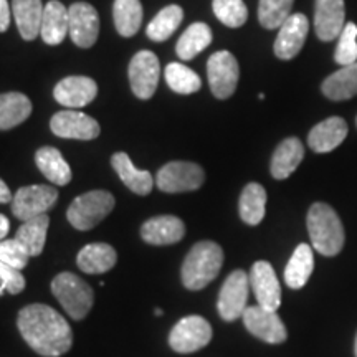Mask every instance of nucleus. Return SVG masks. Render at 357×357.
Returning <instances> with one entry per match:
<instances>
[{
	"mask_svg": "<svg viewBox=\"0 0 357 357\" xmlns=\"http://www.w3.org/2000/svg\"><path fill=\"white\" fill-rule=\"evenodd\" d=\"M17 326L26 344L43 357L63 356L73 344L68 321L47 305L35 303L25 306L19 312Z\"/></svg>",
	"mask_w": 357,
	"mask_h": 357,
	"instance_id": "1",
	"label": "nucleus"
},
{
	"mask_svg": "<svg viewBox=\"0 0 357 357\" xmlns=\"http://www.w3.org/2000/svg\"><path fill=\"white\" fill-rule=\"evenodd\" d=\"M307 234L316 252L324 257H336L344 247V227L331 205L316 202L306 217Z\"/></svg>",
	"mask_w": 357,
	"mask_h": 357,
	"instance_id": "2",
	"label": "nucleus"
},
{
	"mask_svg": "<svg viewBox=\"0 0 357 357\" xmlns=\"http://www.w3.org/2000/svg\"><path fill=\"white\" fill-rule=\"evenodd\" d=\"M222 265L223 250L220 245L211 240L195 243L182 265V283L190 291H199L217 278Z\"/></svg>",
	"mask_w": 357,
	"mask_h": 357,
	"instance_id": "3",
	"label": "nucleus"
},
{
	"mask_svg": "<svg viewBox=\"0 0 357 357\" xmlns=\"http://www.w3.org/2000/svg\"><path fill=\"white\" fill-rule=\"evenodd\" d=\"M52 293L58 303L63 306L66 314L75 321L86 318L95 303V293L93 288L75 273L65 271L56 275L52 281Z\"/></svg>",
	"mask_w": 357,
	"mask_h": 357,
	"instance_id": "4",
	"label": "nucleus"
},
{
	"mask_svg": "<svg viewBox=\"0 0 357 357\" xmlns=\"http://www.w3.org/2000/svg\"><path fill=\"white\" fill-rule=\"evenodd\" d=\"M116 200L108 190H91L78 195L66 211V218L77 230L88 231L113 212Z\"/></svg>",
	"mask_w": 357,
	"mask_h": 357,
	"instance_id": "5",
	"label": "nucleus"
},
{
	"mask_svg": "<svg viewBox=\"0 0 357 357\" xmlns=\"http://www.w3.org/2000/svg\"><path fill=\"white\" fill-rule=\"evenodd\" d=\"M212 326L202 316L192 314L182 318L169 334V346L178 354L204 349L212 341Z\"/></svg>",
	"mask_w": 357,
	"mask_h": 357,
	"instance_id": "6",
	"label": "nucleus"
},
{
	"mask_svg": "<svg viewBox=\"0 0 357 357\" xmlns=\"http://www.w3.org/2000/svg\"><path fill=\"white\" fill-rule=\"evenodd\" d=\"M205 181L204 169L195 162L185 160H174L159 169L155 184L162 192L167 194H178V192H192L202 187Z\"/></svg>",
	"mask_w": 357,
	"mask_h": 357,
	"instance_id": "7",
	"label": "nucleus"
},
{
	"mask_svg": "<svg viewBox=\"0 0 357 357\" xmlns=\"http://www.w3.org/2000/svg\"><path fill=\"white\" fill-rule=\"evenodd\" d=\"M207 77L213 96L227 100L235 93L240 78V66L230 52H215L207 61Z\"/></svg>",
	"mask_w": 357,
	"mask_h": 357,
	"instance_id": "8",
	"label": "nucleus"
},
{
	"mask_svg": "<svg viewBox=\"0 0 357 357\" xmlns=\"http://www.w3.org/2000/svg\"><path fill=\"white\" fill-rule=\"evenodd\" d=\"M250 293V276L243 270H235L227 276L218 294L217 310L222 319L235 321L247 310Z\"/></svg>",
	"mask_w": 357,
	"mask_h": 357,
	"instance_id": "9",
	"label": "nucleus"
},
{
	"mask_svg": "<svg viewBox=\"0 0 357 357\" xmlns=\"http://www.w3.org/2000/svg\"><path fill=\"white\" fill-rule=\"evenodd\" d=\"M56 199L58 190L52 185L37 184L22 187L12 199V212L22 222L30 220L50 211Z\"/></svg>",
	"mask_w": 357,
	"mask_h": 357,
	"instance_id": "10",
	"label": "nucleus"
},
{
	"mask_svg": "<svg viewBox=\"0 0 357 357\" xmlns=\"http://www.w3.org/2000/svg\"><path fill=\"white\" fill-rule=\"evenodd\" d=\"M159 58L149 50L137 52L129 63V83L134 95L141 100L153 98L159 83Z\"/></svg>",
	"mask_w": 357,
	"mask_h": 357,
	"instance_id": "11",
	"label": "nucleus"
},
{
	"mask_svg": "<svg viewBox=\"0 0 357 357\" xmlns=\"http://www.w3.org/2000/svg\"><path fill=\"white\" fill-rule=\"evenodd\" d=\"M242 319L250 334L268 342V344H281V342L287 341V328H284L283 321L276 311L265 310L258 305L248 306Z\"/></svg>",
	"mask_w": 357,
	"mask_h": 357,
	"instance_id": "12",
	"label": "nucleus"
},
{
	"mask_svg": "<svg viewBox=\"0 0 357 357\" xmlns=\"http://www.w3.org/2000/svg\"><path fill=\"white\" fill-rule=\"evenodd\" d=\"M50 129L58 137L78 141L96 139L101 131L100 124H98L95 118L75 109L60 111V113L53 114Z\"/></svg>",
	"mask_w": 357,
	"mask_h": 357,
	"instance_id": "13",
	"label": "nucleus"
},
{
	"mask_svg": "<svg viewBox=\"0 0 357 357\" xmlns=\"http://www.w3.org/2000/svg\"><path fill=\"white\" fill-rule=\"evenodd\" d=\"M70 30L68 35L77 47L89 48L96 43L100 33V17L91 3L75 2L68 8Z\"/></svg>",
	"mask_w": 357,
	"mask_h": 357,
	"instance_id": "14",
	"label": "nucleus"
},
{
	"mask_svg": "<svg viewBox=\"0 0 357 357\" xmlns=\"http://www.w3.org/2000/svg\"><path fill=\"white\" fill-rule=\"evenodd\" d=\"M250 287L255 293L258 306L278 311L281 305V287L273 266L268 261H257L250 271Z\"/></svg>",
	"mask_w": 357,
	"mask_h": 357,
	"instance_id": "15",
	"label": "nucleus"
},
{
	"mask_svg": "<svg viewBox=\"0 0 357 357\" xmlns=\"http://www.w3.org/2000/svg\"><path fill=\"white\" fill-rule=\"evenodd\" d=\"M310 32V22L303 13H291L288 20L280 26L278 37L275 40V55L280 60H291L301 52Z\"/></svg>",
	"mask_w": 357,
	"mask_h": 357,
	"instance_id": "16",
	"label": "nucleus"
},
{
	"mask_svg": "<svg viewBox=\"0 0 357 357\" xmlns=\"http://www.w3.org/2000/svg\"><path fill=\"white\" fill-rule=\"evenodd\" d=\"M346 26L344 0H316L314 30L319 40L333 42Z\"/></svg>",
	"mask_w": 357,
	"mask_h": 357,
	"instance_id": "17",
	"label": "nucleus"
},
{
	"mask_svg": "<svg viewBox=\"0 0 357 357\" xmlns=\"http://www.w3.org/2000/svg\"><path fill=\"white\" fill-rule=\"evenodd\" d=\"M96 95L98 84L88 77H68L61 79L53 89L55 100L70 109L83 108L95 100Z\"/></svg>",
	"mask_w": 357,
	"mask_h": 357,
	"instance_id": "18",
	"label": "nucleus"
},
{
	"mask_svg": "<svg viewBox=\"0 0 357 357\" xmlns=\"http://www.w3.org/2000/svg\"><path fill=\"white\" fill-rule=\"evenodd\" d=\"M185 235V225L178 217L159 215L144 222L141 236L149 245H172L181 242Z\"/></svg>",
	"mask_w": 357,
	"mask_h": 357,
	"instance_id": "19",
	"label": "nucleus"
},
{
	"mask_svg": "<svg viewBox=\"0 0 357 357\" xmlns=\"http://www.w3.org/2000/svg\"><path fill=\"white\" fill-rule=\"evenodd\" d=\"M347 137V123L339 116L324 119L311 129L307 144L314 153H331Z\"/></svg>",
	"mask_w": 357,
	"mask_h": 357,
	"instance_id": "20",
	"label": "nucleus"
},
{
	"mask_svg": "<svg viewBox=\"0 0 357 357\" xmlns=\"http://www.w3.org/2000/svg\"><path fill=\"white\" fill-rule=\"evenodd\" d=\"M70 30L68 8L58 0H52L43 8L40 37L47 45H60Z\"/></svg>",
	"mask_w": 357,
	"mask_h": 357,
	"instance_id": "21",
	"label": "nucleus"
},
{
	"mask_svg": "<svg viewBox=\"0 0 357 357\" xmlns=\"http://www.w3.org/2000/svg\"><path fill=\"white\" fill-rule=\"evenodd\" d=\"M303 158H305V147L298 137H288L281 141L271 158V176L278 181L288 178L303 162Z\"/></svg>",
	"mask_w": 357,
	"mask_h": 357,
	"instance_id": "22",
	"label": "nucleus"
},
{
	"mask_svg": "<svg viewBox=\"0 0 357 357\" xmlns=\"http://www.w3.org/2000/svg\"><path fill=\"white\" fill-rule=\"evenodd\" d=\"M118 253L108 243H89L79 250L77 265L83 273L101 275L114 268Z\"/></svg>",
	"mask_w": 357,
	"mask_h": 357,
	"instance_id": "23",
	"label": "nucleus"
},
{
	"mask_svg": "<svg viewBox=\"0 0 357 357\" xmlns=\"http://www.w3.org/2000/svg\"><path fill=\"white\" fill-rule=\"evenodd\" d=\"M111 166L118 172L123 184L137 195H147L153 190L154 178L151 172L137 169L126 153H116L111 158Z\"/></svg>",
	"mask_w": 357,
	"mask_h": 357,
	"instance_id": "24",
	"label": "nucleus"
},
{
	"mask_svg": "<svg viewBox=\"0 0 357 357\" xmlns=\"http://www.w3.org/2000/svg\"><path fill=\"white\" fill-rule=\"evenodd\" d=\"M42 0H12V13L22 38L30 42L40 35L43 19Z\"/></svg>",
	"mask_w": 357,
	"mask_h": 357,
	"instance_id": "25",
	"label": "nucleus"
},
{
	"mask_svg": "<svg viewBox=\"0 0 357 357\" xmlns=\"http://www.w3.org/2000/svg\"><path fill=\"white\" fill-rule=\"evenodd\" d=\"M32 114V101L17 91L0 95V131L19 126Z\"/></svg>",
	"mask_w": 357,
	"mask_h": 357,
	"instance_id": "26",
	"label": "nucleus"
},
{
	"mask_svg": "<svg viewBox=\"0 0 357 357\" xmlns=\"http://www.w3.org/2000/svg\"><path fill=\"white\" fill-rule=\"evenodd\" d=\"M324 96L333 101L351 100L357 95V63L341 66L323 82Z\"/></svg>",
	"mask_w": 357,
	"mask_h": 357,
	"instance_id": "27",
	"label": "nucleus"
},
{
	"mask_svg": "<svg viewBox=\"0 0 357 357\" xmlns=\"http://www.w3.org/2000/svg\"><path fill=\"white\" fill-rule=\"evenodd\" d=\"M35 162L52 184L66 185L71 181V169L63 155L55 147H40L35 154Z\"/></svg>",
	"mask_w": 357,
	"mask_h": 357,
	"instance_id": "28",
	"label": "nucleus"
},
{
	"mask_svg": "<svg viewBox=\"0 0 357 357\" xmlns=\"http://www.w3.org/2000/svg\"><path fill=\"white\" fill-rule=\"evenodd\" d=\"M312 270H314L312 248L307 243H301L294 250L293 257L284 268V281L291 289H300L307 283Z\"/></svg>",
	"mask_w": 357,
	"mask_h": 357,
	"instance_id": "29",
	"label": "nucleus"
},
{
	"mask_svg": "<svg viewBox=\"0 0 357 357\" xmlns=\"http://www.w3.org/2000/svg\"><path fill=\"white\" fill-rule=\"evenodd\" d=\"M265 207L266 190L263 189V185L257 184V182H250V184L245 185L238 202L240 218L247 225L255 227L265 218Z\"/></svg>",
	"mask_w": 357,
	"mask_h": 357,
	"instance_id": "30",
	"label": "nucleus"
},
{
	"mask_svg": "<svg viewBox=\"0 0 357 357\" xmlns=\"http://www.w3.org/2000/svg\"><path fill=\"white\" fill-rule=\"evenodd\" d=\"M48 227H50V217L47 213L22 222L20 229L15 234V238L24 245L30 257H38L43 252Z\"/></svg>",
	"mask_w": 357,
	"mask_h": 357,
	"instance_id": "31",
	"label": "nucleus"
},
{
	"mask_svg": "<svg viewBox=\"0 0 357 357\" xmlns=\"http://www.w3.org/2000/svg\"><path fill=\"white\" fill-rule=\"evenodd\" d=\"M212 43V30L207 24L197 22V24H192L184 33L181 35V38L177 40L176 45V53L181 60L189 61L192 58H195L200 52H204L208 45Z\"/></svg>",
	"mask_w": 357,
	"mask_h": 357,
	"instance_id": "32",
	"label": "nucleus"
},
{
	"mask_svg": "<svg viewBox=\"0 0 357 357\" xmlns=\"http://www.w3.org/2000/svg\"><path fill=\"white\" fill-rule=\"evenodd\" d=\"M114 25L121 37H132L141 29L142 6L139 0H114Z\"/></svg>",
	"mask_w": 357,
	"mask_h": 357,
	"instance_id": "33",
	"label": "nucleus"
},
{
	"mask_svg": "<svg viewBox=\"0 0 357 357\" xmlns=\"http://www.w3.org/2000/svg\"><path fill=\"white\" fill-rule=\"evenodd\" d=\"M182 19H184V10L178 6H169L162 8L147 25V37L153 42H164L178 29Z\"/></svg>",
	"mask_w": 357,
	"mask_h": 357,
	"instance_id": "34",
	"label": "nucleus"
},
{
	"mask_svg": "<svg viewBox=\"0 0 357 357\" xmlns=\"http://www.w3.org/2000/svg\"><path fill=\"white\" fill-rule=\"evenodd\" d=\"M164 75H166L167 86L178 95H192L202 86V79L194 70H190L185 65L176 63V61L166 66Z\"/></svg>",
	"mask_w": 357,
	"mask_h": 357,
	"instance_id": "35",
	"label": "nucleus"
},
{
	"mask_svg": "<svg viewBox=\"0 0 357 357\" xmlns=\"http://www.w3.org/2000/svg\"><path fill=\"white\" fill-rule=\"evenodd\" d=\"M294 0H260L258 20L268 30L280 29L291 15Z\"/></svg>",
	"mask_w": 357,
	"mask_h": 357,
	"instance_id": "36",
	"label": "nucleus"
},
{
	"mask_svg": "<svg viewBox=\"0 0 357 357\" xmlns=\"http://www.w3.org/2000/svg\"><path fill=\"white\" fill-rule=\"evenodd\" d=\"M213 13L223 25L238 29L248 19V8L243 0H213Z\"/></svg>",
	"mask_w": 357,
	"mask_h": 357,
	"instance_id": "37",
	"label": "nucleus"
},
{
	"mask_svg": "<svg viewBox=\"0 0 357 357\" xmlns=\"http://www.w3.org/2000/svg\"><path fill=\"white\" fill-rule=\"evenodd\" d=\"M334 60L341 66L357 63V26L352 22L346 24L344 30L339 35Z\"/></svg>",
	"mask_w": 357,
	"mask_h": 357,
	"instance_id": "38",
	"label": "nucleus"
},
{
	"mask_svg": "<svg viewBox=\"0 0 357 357\" xmlns=\"http://www.w3.org/2000/svg\"><path fill=\"white\" fill-rule=\"evenodd\" d=\"M30 253L17 238H7L0 242V261L7 263L17 270H24L29 265Z\"/></svg>",
	"mask_w": 357,
	"mask_h": 357,
	"instance_id": "39",
	"label": "nucleus"
},
{
	"mask_svg": "<svg viewBox=\"0 0 357 357\" xmlns=\"http://www.w3.org/2000/svg\"><path fill=\"white\" fill-rule=\"evenodd\" d=\"M25 289V276L22 275V270H17L7 263L0 261V296L3 291L10 294H19Z\"/></svg>",
	"mask_w": 357,
	"mask_h": 357,
	"instance_id": "40",
	"label": "nucleus"
},
{
	"mask_svg": "<svg viewBox=\"0 0 357 357\" xmlns=\"http://www.w3.org/2000/svg\"><path fill=\"white\" fill-rule=\"evenodd\" d=\"M10 13L8 0H0V32H6L10 25Z\"/></svg>",
	"mask_w": 357,
	"mask_h": 357,
	"instance_id": "41",
	"label": "nucleus"
},
{
	"mask_svg": "<svg viewBox=\"0 0 357 357\" xmlns=\"http://www.w3.org/2000/svg\"><path fill=\"white\" fill-rule=\"evenodd\" d=\"M12 194H10V189H8L6 182L0 178V204H8L12 202Z\"/></svg>",
	"mask_w": 357,
	"mask_h": 357,
	"instance_id": "42",
	"label": "nucleus"
},
{
	"mask_svg": "<svg viewBox=\"0 0 357 357\" xmlns=\"http://www.w3.org/2000/svg\"><path fill=\"white\" fill-rule=\"evenodd\" d=\"M8 230H10V222H8V218L6 215H2V213H0V242L6 238Z\"/></svg>",
	"mask_w": 357,
	"mask_h": 357,
	"instance_id": "43",
	"label": "nucleus"
},
{
	"mask_svg": "<svg viewBox=\"0 0 357 357\" xmlns=\"http://www.w3.org/2000/svg\"><path fill=\"white\" fill-rule=\"evenodd\" d=\"M354 352H356V357H357V336H356V344H354Z\"/></svg>",
	"mask_w": 357,
	"mask_h": 357,
	"instance_id": "44",
	"label": "nucleus"
},
{
	"mask_svg": "<svg viewBox=\"0 0 357 357\" xmlns=\"http://www.w3.org/2000/svg\"><path fill=\"white\" fill-rule=\"evenodd\" d=\"M356 124H357V118H356Z\"/></svg>",
	"mask_w": 357,
	"mask_h": 357,
	"instance_id": "45",
	"label": "nucleus"
}]
</instances>
